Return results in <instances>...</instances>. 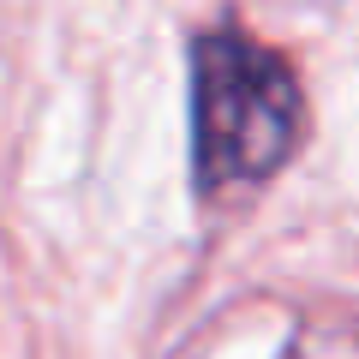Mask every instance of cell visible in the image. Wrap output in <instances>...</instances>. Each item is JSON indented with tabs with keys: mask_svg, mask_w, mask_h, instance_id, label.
Listing matches in <instances>:
<instances>
[{
	"mask_svg": "<svg viewBox=\"0 0 359 359\" xmlns=\"http://www.w3.org/2000/svg\"><path fill=\"white\" fill-rule=\"evenodd\" d=\"M299 126V78L269 42L228 25L192 42V168L204 192L269 180L294 156Z\"/></svg>",
	"mask_w": 359,
	"mask_h": 359,
	"instance_id": "cell-1",
	"label": "cell"
}]
</instances>
